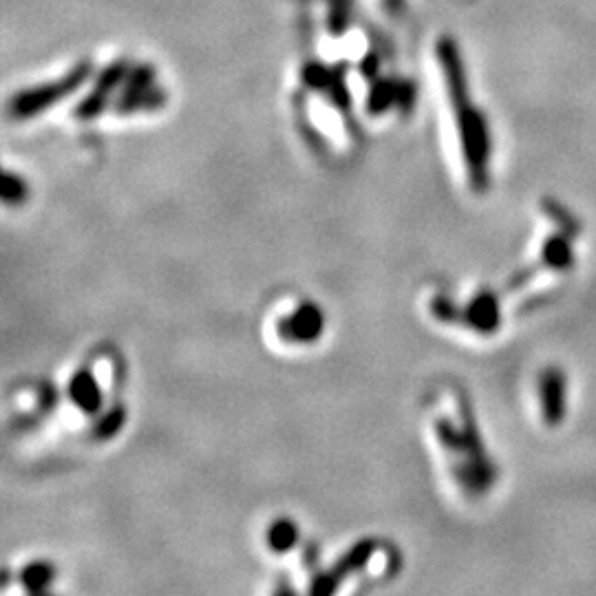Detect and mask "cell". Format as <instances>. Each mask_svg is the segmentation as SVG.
Returning a JSON list of instances; mask_svg holds the SVG:
<instances>
[{"instance_id": "cell-9", "label": "cell", "mask_w": 596, "mask_h": 596, "mask_svg": "<svg viewBox=\"0 0 596 596\" xmlns=\"http://www.w3.org/2000/svg\"><path fill=\"white\" fill-rule=\"evenodd\" d=\"M541 261L552 270H570L574 263V254L568 234H552L544 241L541 248Z\"/></svg>"}, {"instance_id": "cell-8", "label": "cell", "mask_w": 596, "mask_h": 596, "mask_svg": "<svg viewBox=\"0 0 596 596\" xmlns=\"http://www.w3.org/2000/svg\"><path fill=\"white\" fill-rule=\"evenodd\" d=\"M502 314H499V301L493 292L475 294L462 310L460 323L475 329L477 334H493L497 332Z\"/></svg>"}, {"instance_id": "cell-12", "label": "cell", "mask_w": 596, "mask_h": 596, "mask_svg": "<svg viewBox=\"0 0 596 596\" xmlns=\"http://www.w3.org/2000/svg\"><path fill=\"white\" fill-rule=\"evenodd\" d=\"M544 212H546V215H548L552 221L557 223V226L561 228L563 234H568L570 239H574V237H577V234L581 232L577 219H574L566 208H561V206L557 204V201L546 199V201H544Z\"/></svg>"}, {"instance_id": "cell-5", "label": "cell", "mask_w": 596, "mask_h": 596, "mask_svg": "<svg viewBox=\"0 0 596 596\" xmlns=\"http://www.w3.org/2000/svg\"><path fill=\"white\" fill-rule=\"evenodd\" d=\"M376 541H360L354 548H349L343 557L338 559L336 566L329 570L327 574H323L321 579H316L312 592H334L338 588L340 581H345V577L349 574H356L363 570L365 566H369V561L374 559L376 555Z\"/></svg>"}, {"instance_id": "cell-13", "label": "cell", "mask_w": 596, "mask_h": 596, "mask_svg": "<svg viewBox=\"0 0 596 596\" xmlns=\"http://www.w3.org/2000/svg\"><path fill=\"white\" fill-rule=\"evenodd\" d=\"M29 195V188L23 182V179L16 177L14 173H5L3 179V201L7 206H14V204H23Z\"/></svg>"}, {"instance_id": "cell-2", "label": "cell", "mask_w": 596, "mask_h": 596, "mask_svg": "<svg viewBox=\"0 0 596 596\" xmlns=\"http://www.w3.org/2000/svg\"><path fill=\"white\" fill-rule=\"evenodd\" d=\"M435 440L449 453L457 482L473 495L486 493V488L495 480V468L484 453L480 431L475 429L471 411L464 407L462 424L451 422L449 418L435 420Z\"/></svg>"}, {"instance_id": "cell-11", "label": "cell", "mask_w": 596, "mask_h": 596, "mask_svg": "<svg viewBox=\"0 0 596 596\" xmlns=\"http://www.w3.org/2000/svg\"><path fill=\"white\" fill-rule=\"evenodd\" d=\"M53 577H56V568L45 561H36L23 568L18 581L25 592H45L53 583Z\"/></svg>"}, {"instance_id": "cell-10", "label": "cell", "mask_w": 596, "mask_h": 596, "mask_svg": "<svg viewBox=\"0 0 596 596\" xmlns=\"http://www.w3.org/2000/svg\"><path fill=\"white\" fill-rule=\"evenodd\" d=\"M298 541V528L290 519H274L265 532V544L274 552V555H287L292 552Z\"/></svg>"}, {"instance_id": "cell-4", "label": "cell", "mask_w": 596, "mask_h": 596, "mask_svg": "<svg viewBox=\"0 0 596 596\" xmlns=\"http://www.w3.org/2000/svg\"><path fill=\"white\" fill-rule=\"evenodd\" d=\"M325 332L323 310L314 303H301L276 321V334L287 345H312Z\"/></svg>"}, {"instance_id": "cell-6", "label": "cell", "mask_w": 596, "mask_h": 596, "mask_svg": "<svg viewBox=\"0 0 596 596\" xmlns=\"http://www.w3.org/2000/svg\"><path fill=\"white\" fill-rule=\"evenodd\" d=\"M104 396H106V389L100 382V378L95 376L93 369L82 367L71 376L67 387V398H69V404H73V407L82 411L84 415H98L104 407Z\"/></svg>"}, {"instance_id": "cell-1", "label": "cell", "mask_w": 596, "mask_h": 596, "mask_svg": "<svg viewBox=\"0 0 596 596\" xmlns=\"http://www.w3.org/2000/svg\"><path fill=\"white\" fill-rule=\"evenodd\" d=\"M440 62V71L444 76L446 95L455 117L457 135H460L462 157L466 166V175L471 179V186L482 193L488 186V164H491V129H488L486 115L482 109L471 104V91H468V78L462 60V51L457 42L449 36L438 40L435 47Z\"/></svg>"}, {"instance_id": "cell-3", "label": "cell", "mask_w": 596, "mask_h": 596, "mask_svg": "<svg viewBox=\"0 0 596 596\" xmlns=\"http://www.w3.org/2000/svg\"><path fill=\"white\" fill-rule=\"evenodd\" d=\"M91 78V65H76L65 76H60L58 80H51L40 84V87H31L16 93L12 102H9V115L18 122H25L29 117H36L40 113L49 111L51 106L60 104L69 95L76 93L84 82Z\"/></svg>"}, {"instance_id": "cell-7", "label": "cell", "mask_w": 596, "mask_h": 596, "mask_svg": "<svg viewBox=\"0 0 596 596\" xmlns=\"http://www.w3.org/2000/svg\"><path fill=\"white\" fill-rule=\"evenodd\" d=\"M566 376L557 367H550L544 371V376L539 380V400H541V413H544V422L548 427H559L566 415Z\"/></svg>"}]
</instances>
